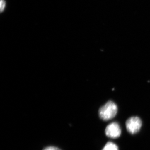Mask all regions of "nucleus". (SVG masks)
<instances>
[{"label": "nucleus", "instance_id": "2", "mask_svg": "<svg viewBox=\"0 0 150 150\" xmlns=\"http://www.w3.org/2000/svg\"><path fill=\"white\" fill-rule=\"evenodd\" d=\"M142 123V120L139 117H131L126 121V129L130 134H137L140 131Z\"/></svg>", "mask_w": 150, "mask_h": 150}, {"label": "nucleus", "instance_id": "1", "mask_svg": "<svg viewBox=\"0 0 150 150\" xmlns=\"http://www.w3.org/2000/svg\"><path fill=\"white\" fill-rule=\"evenodd\" d=\"M117 111L118 107L116 104L112 101H109L100 108L98 113L101 119L108 121L115 117Z\"/></svg>", "mask_w": 150, "mask_h": 150}, {"label": "nucleus", "instance_id": "6", "mask_svg": "<svg viewBox=\"0 0 150 150\" xmlns=\"http://www.w3.org/2000/svg\"><path fill=\"white\" fill-rule=\"evenodd\" d=\"M43 150H61L58 148L54 146H48L44 148Z\"/></svg>", "mask_w": 150, "mask_h": 150}, {"label": "nucleus", "instance_id": "5", "mask_svg": "<svg viewBox=\"0 0 150 150\" xmlns=\"http://www.w3.org/2000/svg\"><path fill=\"white\" fill-rule=\"evenodd\" d=\"M6 6V3L5 0H0V11L1 13L4 11Z\"/></svg>", "mask_w": 150, "mask_h": 150}, {"label": "nucleus", "instance_id": "4", "mask_svg": "<svg viewBox=\"0 0 150 150\" xmlns=\"http://www.w3.org/2000/svg\"><path fill=\"white\" fill-rule=\"evenodd\" d=\"M102 150H119L118 146L111 142H108Z\"/></svg>", "mask_w": 150, "mask_h": 150}, {"label": "nucleus", "instance_id": "3", "mask_svg": "<svg viewBox=\"0 0 150 150\" xmlns=\"http://www.w3.org/2000/svg\"><path fill=\"white\" fill-rule=\"evenodd\" d=\"M121 131L119 124L113 122L108 125L105 129L106 136L112 139H116L121 136Z\"/></svg>", "mask_w": 150, "mask_h": 150}]
</instances>
